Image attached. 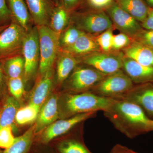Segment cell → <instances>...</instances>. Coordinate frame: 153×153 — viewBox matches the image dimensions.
<instances>
[{
    "label": "cell",
    "mask_w": 153,
    "mask_h": 153,
    "mask_svg": "<svg viewBox=\"0 0 153 153\" xmlns=\"http://www.w3.org/2000/svg\"><path fill=\"white\" fill-rule=\"evenodd\" d=\"M113 99L104 114L117 129L131 139L151 131L152 120L140 107L123 99Z\"/></svg>",
    "instance_id": "6da1fadb"
},
{
    "label": "cell",
    "mask_w": 153,
    "mask_h": 153,
    "mask_svg": "<svg viewBox=\"0 0 153 153\" xmlns=\"http://www.w3.org/2000/svg\"><path fill=\"white\" fill-rule=\"evenodd\" d=\"M113 99L99 96L90 92H66L59 99L60 116L67 118L81 114L106 111Z\"/></svg>",
    "instance_id": "7a4b0ae2"
},
{
    "label": "cell",
    "mask_w": 153,
    "mask_h": 153,
    "mask_svg": "<svg viewBox=\"0 0 153 153\" xmlns=\"http://www.w3.org/2000/svg\"><path fill=\"white\" fill-rule=\"evenodd\" d=\"M39 37L40 60L37 76L42 75L55 66L60 49L59 35L48 26H37Z\"/></svg>",
    "instance_id": "3957f363"
},
{
    "label": "cell",
    "mask_w": 153,
    "mask_h": 153,
    "mask_svg": "<svg viewBox=\"0 0 153 153\" xmlns=\"http://www.w3.org/2000/svg\"><path fill=\"white\" fill-rule=\"evenodd\" d=\"M105 76L93 67L80 63L74 68L63 85L66 92H88Z\"/></svg>",
    "instance_id": "277c9868"
},
{
    "label": "cell",
    "mask_w": 153,
    "mask_h": 153,
    "mask_svg": "<svg viewBox=\"0 0 153 153\" xmlns=\"http://www.w3.org/2000/svg\"><path fill=\"white\" fill-rule=\"evenodd\" d=\"M134 85L131 79L121 70L106 75L88 92L102 97L116 98L127 93Z\"/></svg>",
    "instance_id": "5b68a950"
},
{
    "label": "cell",
    "mask_w": 153,
    "mask_h": 153,
    "mask_svg": "<svg viewBox=\"0 0 153 153\" xmlns=\"http://www.w3.org/2000/svg\"><path fill=\"white\" fill-rule=\"evenodd\" d=\"M22 55L25 60L24 79L26 83L37 77L40 64V48L37 26H33L27 31L23 42Z\"/></svg>",
    "instance_id": "8992f818"
},
{
    "label": "cell",
    "mask_w": 153,
    "mask_h": 153,
    "mask_svg": "<svg viewBox=\"0 0 153 153\" xmlns=\"http://www.w3.org/2000/svg\"><path fill=\"white\" fill-rule=\"evenodd\" d=\"M97 112H91L76 115L71 117L56 120L44 129L38 137L35 143L47 145L57 138L66 134L76 126L88 119L94 117Z\"/></svg>",
    "instance_id": "52a82bcc"
},
{
    "label": "cell",
    "mask_w": 153,
    "mask_h": 153,
    "mask_svg": "<svg viewBox=\"0 0 153 153\" xmlns=\"http://www.w3.org/2000/svg\"><path fill=\"white\" fill-rule=\"evenodd\" d=\"M70 23L82 32L95 36L114 28L110 18L103 11L71 13Z\"/></svg>",
    "instance_id": "ba28073f"
},
{
    "label": "cell",
    "mask_w": 153,
    "mask_h": 153,
    "mask_svg": "<svg viewBox=\"0 0 153 153\" xmlns=\"http://www.w3.org/2000/svg\"><path fill=\"white\" fill-rule=\"evenodd\" d=\"M122 51L93 52L79 58L81 63L93 67L105 75L123 70V58Z\"/></svg>",
    "instance_id": "9c48e42d"
},
{
    "label": "cell",
    "mask_w": 153,
    "mask_h": 153,
    "mask_svg": "<svg viewBox=\"0 0 153 153\" xmlns=\"http://www.w3.org/2000/svg\"><path fill=\"white\" fill-rule=\"evenodd\" d=\"M27 32L21 26L11 23L0 33V61L22 54L23 42Z\"/></svg>",
    "instance_id": "30bf717a"
},
{
    "label": "cell",
    "mask_w": 153,
    "mask_h": 153,
    "mask_svg": "<svg viewBox=\"0 0 153 153\" xmlns=\"http://www.w3.org/2000/svg\"><path fill=\"white\" fill-rule=\"evenodd\" d=\"M114 27L134 39L143 29L138 22L117 3L111 4L107 9Z\"/></svg>",
    "instance_id": "8fae6325"
},
{
    "label": "cell",
    "mask_w": 153,
    "mask_h": 153,
    "mask_svg": "<svg viewBox=\"0 0 153 153\" xmlns=\"http://www.w3.org/2000/svg\"><path fill=\"white\" fill-rule=\"evenodd\" d=\"M117 98L123 99L137 105L148 117L153 120V83L134 85L130 90Z\"/></svg>",
    "instance_id": "7c38bea8"
},
{
    "label": "cell",
    "mask_w": 153,
    "mask_h": 153,
    "mask_svg": "<svg viewBox=\"0 0 153 153\" xmlns=\"http://www.w3.org/2000/svg\"><path fill=\"white\" fill-rule=\"evenodd\" d=\"M55 66L46 73L37 76V80L30 94V102L41 107L51 95L55 79Z\"/></svg>",
    "instance_id": "4fadbf2b"
},
{
    "label": "cell",
    "mask_w": 153,
    "mask_h": 153,
    "mask_svg": "<svg viewBox=\"0 0 153 153\" xmlns=\"http://www.w3.org/2000/svg\"><path fill=\"white\" fill-rule=\"evenodd\" d=\"M60 116L59 98L57 94L50 97L40 108L35 124L36 135L54 123Z\"/></svg>",
    "instance_id": "5bb4252c"
},
{
    "label": "cell",
    "mask_w": 153,
    "mask_h": 153,
    "mask_svg": "<svg viewBox=\"0 0 153 153\" xmlns=\"http://www.w3.org/2000/svg\"><path fill=\"white\" fill-rule=\"evenodd\" d=\"M123 70L137 84L153 83V67L144 66L124 56Z\"/></svg>",
    "instance_id": "9a60e30c"
},
{
    "label": "cell",
    "mask_w": 153,
    "mask_h": 153,
    "mask_svg": "<svg viewBox=\"0 0 153 153\" xmlns=\"http://www.w3.org/2000/svg\"><path fill=\"white\" fill-rule=\"evenodd\" d=\"M35 26H47L55 5L52 0H25Z\"/></svg>",
    "instance_id": "2e32d148"
},
{
    "label": "cell",
    "mask_w": 153,
    "mask_h": 153,
    "mask_svg": "<svg viewBox=\"0 0 153 153\" xmlns=\"http://www.w3.org/2000/svg\"><path fill=\"white\" fill-rule=\"evenodd\" d=\"M80 63L79 58L71 53L60 50L55 64V83L58 85H63L74 68Z\"/></svg>",
    "instance_id": "e0dca14e"
},
{
    "label": "cell",
    "mask_w": 153,
    "mask_h": 153,
    "mask_svg": "<svg viewBox=\"0 0 153 153\" xmlns=\"http://www.w3.org/2000/svg\"><path fill=\"white\" fill-rule=\"evenodd\" d=\"M11 23L21 26L27 31L35 26L25 0H6Z\"/></svg>",
    "instance_id": "ac0fdd59"
},
{
    "label": "cell",
    "mask_w": 153,
    "mask_h": 153,
    "mask_svg": "<svg viewBox=\"0 0 153 153\" xmlns=\"http://www.w3.org/2000/svg\"><path fill=\"white\" fill-rule=\"evenodd\" d=\"M78 58L96 52L101 51L96 41V36L83 33L71 47L63 49Z\"/></svg>",
    "instance_id": "d6986e66"
},
{
    "label": "cell",
    "mask_w": 153,
    "mask_h": 153,
    "mask_svg": "<svg viewBox=\"0 0 153 153\" xmlns=\"http://www.w3.org/2000/svg\"><path fill=\"white\" fill-rule=\"evenodd\" d=\"M121 51L125 57L144 66L153 67V49L150 47L133 40L129 46Z\"/></svg>",
    "instance_id": "ffe728a7"
},
{
    "label": "cell",
    "mask_w": 153,
    "mask_h": 153,
    "mask_svg": "<svg viewBox=\"0 0 153 153\" xmlns=\"http://www.w3.org/2000/svg\"><path fill=\"white\" fill-rule=\"evenodd\" d=\"M35 124L22 135L15 138L13 144L3 153H31L35 143Z\"/></svg>",
    "instance_id": "44dd1931"
},
{
    "label": "cell",
    "mask_w": 153,
    "mask_h": 153,
    "mask_svg": "<svg viewBox=\"0 0 153 153\" xmlns=\"http://www.w3.org/2000/svg\"><path fill=\"white\" fill-rule=\"evenodd\" d=\"M2 101L0 108V129L7 126H13L20 108V102L12 96L8 95Z\"/></svg>",
    "instance_id": "7402d4cb"
},
{
    "label": "cell",
    "mask_w": 153,
    "mask_h": 153,
    "mask_svg": "<svg viewBox=\"0 0 153 153\" xmlns=\"http://www.w3.org/2000/svg\"><path fill=\"white\" fill-rule=\"evenodd\" d=\"M57 153H92L81 138L73 136L58 140L55 145Z\"/></svg>",
    "instance_id": "603a6c76"
},
{
    "label": "cell",
    "mask_w": 153,
    "mask_h": 153,
    "mask_svg": "<svg viewBox=\"0 0 153 153\" xmlns=\"http://www.w3.org/2000/svg\"><path fill=\"white\" fill-rule=\"evenodd\" d=\"M71 14L61 4L55 6L50 17L48 27L60 36L70 24Z\"/></svg>",
    "instance_id": "cb8c5ba5"
},
{
    "label": "cell",
    "mask_w": 153,
    "mask_h": 153,
    "mask_svg": "<svg viewBox=\"0 0 153 153\" xmlns=\"http://www.w3.org/2000/svg\"><path fill=\"white\" fill-rule=\"evenodd\" d=\"M1 62L8 79L19 77L24 78L25 60L22 54L6 58Z\"/></svg>",
    "instance_id": "d4e9b609"
},
{
    "label": "cell",
    "mask_w": 153,
    "mask_h": 153,
    "mask_svg": "<svg viewBox=\"0 0 153 153\" xmlns=\"http://www.w3.org/2000/svg\"><path fill=\"white\" fill-rule=\"evenodd\" d=\"M117 2L122 8L141 23L147 16L149 9L142 0H117Z\"/></svg>",
    "instance_id": "484cf974"
},
{
    "label": "cell",
    "mask_w": 153,
    "mask_h": 153,
    "mask_svg": "<svg viewBox=\"0 0 153 153\" xmlns=\"http://www.w3.org/2000/svg\"><path fill=\"white\" fill-rule=\"evenodd\" d=\"M41 107L29 103L26 106L20 107L16 114L15 123L19 125L28 124L36 121Z\"/></svg>",
    "instance_id": "4316f807"
},
{
    "label": "cell",
    "mask_w": 153,
    "mask_h": 153,
    "mask_svg": "<svg viewBox=\"0 0 153 153\" xmlns=\"http://www.w3.org/2000/svg\"><path fill=\"white\" fill-rule=\"evenodd\" d=\"M83 32L70 23L59 36V42L60 50L71 47L74 44Z\"/></svg>",
    "instance_id": "83f0119b"
},
{
    "label": "cell",
    "mask_w": 153,
    "mask_h": 153,
    "mask_svg": "<svg viewBox=\"0 0 153 153\" xmlns=\"http://www.w3.org/2000/svg\"><path fill=\"white\" fill-rule=\"evenodd\" d=\"M25 82L23 77L7 78L9 93L19 102L22 99L25 92Z\"/></svg>",
    "instance_id": "f1b7e54d"
},
{
    "label": "cell",
    "mask_w": 153,
    "mask_h": 153,
    "mask_svg": "<svg viewBox=\"0 0 153 153\" xmlns=\"http://www.w3.org/2000/svg\"><path fill=\"white\" fill-rule=\"evenodd\" d=\"M113 28L108 29L96 36L97 42L102 52H108L112 51Z\"/></svg>",
    "instance_id": "f546056e"
},
{
    "label": "cell",
    "mask_w": 153,
    "mask_h": 153,
    "mask_svg": "<svg viewBox=\"0 0 153 153\" xmlns=\"http://www.w3.org/2000/svg\"><path fill=\"white\" fill-rule=\"evenodd\" d=\"M13 127L7 126L0 129V149H6L13 144L15 138L13 134Z\"/></svg>",
    "instance_id": "4dcf8cb0"
},
{
    "label": "cell",
    "mask_w": 153,
    "mask_h": 153,
    "mask_svg": "<svg viewBox=\"0 0 153 153\" xmlns=\"http://www.w3.org/2000/svg\"><path fill=\"white\" fill-rule=\"evenodd\" d=\"M133 39L122 33L114 35L112 51H121L129 46Z\"/></svg>",
    "instance_id": "1f68e13d"
},
{
    "label": "cell",
    "mask_w": 153,
    "mask_h": 153,
    "mask_svg": "<svg viewBox=\"0 0 153 153\" xmlns=\"http://www.w3.org/2000/svg\"><path fill=\"white\" fill-rule=\"evenodd\" d=\"M153 49V30H143L133 39Z\"/></svg>",
    "instance_id": "d6a6232c"
},
{
    "label": "cell",
    "mask_w": 153,
    "mask_h": 153,
    "mask_svg": "<svg viewBox=\"0 0 153 153\" xmlns=\"http://www.w3.org/2000/svg\"><path fill=\"white\" fill-rule=\"evenodd\" d=\"M11 23L10 12L6 0H0V26Z\"/></svg>",
    "instance_id": "836d02e7"
},
{
    "label": "cell",
    "mask_w": 153,
    "mask_h": 153,
    "mask_svg": "<svg viewBox=\"0 0 153 153\" xmlns=\"http://www.w3.org/2000/svg\"><path fill=\"white\" fill-rule=\"evenodd\" d=\"M7 88V78L3 70L0 61V100L3 101L8 95Z\"/></svg>",
    "instance_id": "e575fe53"
},
{
    "label": "cell",
    "mask_w": 153,
    "mask_h": 153,
    "mask_svg": "<svg viewBox=\"0 0 153 153\" xmlns=\"http://www.w3.org/2000/svg\"><path fill=\"white\" fill-rule=\"evenodd\" d=\"M113 0H86L88 4L95 9H102L112 4Z\"/></svg>",
    "instance_id": "d590c367"
},
{
    "label": "cell",
    "mask_w": 153,
    "mask_h": 153,
    "mask_svg": "<svg viewBox=\"0 0 153 153\" xmlns=\"http://www.w3.org/2000/svg\"><path fill=\"white\" fill-rule=\"evenodd\" d=\"M80 1V0H60V4L71 13L78 7Z\"/></svg>",
    "instance_id": "8d00e7d4"
},
{
    "label": "cell",
    "mask_w": 153,
    "mask_h": 153,
    "mask_svg": "<svg viewBox=\"0 0 153 153\" xmlns=\"http://www.w3.org/2000/svg\"><path fill=\"white\" fill-rule=\"evenodd\" d=\"M141 25L145 30H153V9H149L147 16Z\"/></svg>",
    "instance_id": "74e56055"
},
{
    "label": "cell",
    "mask_w": 153,
    "mask_h": 153,
    "mask_svg": "<svg viewBox=\"0 0 153 153\" xmlns=\"http://www.w3.org/2000/svg\"><path fill=\"white\" fill-rule=\"evenodd\" d=\"M128 148L120 144L115 146L109 153H128Z\"/></svg>",
    "instance_id": "f35d334b"
},
{
    "label": "cell",
    "mask_w": 153,
    "mask_h": 153,
    "mask_svg": "<svg viewBox=\"0 0 153 153\" xmlns=\"http://www.w3.org/2000/svg\"><path fill=\"white\" fill-rule=\"evenodd\" d=\"M9 25H10V24H9ZM9 25L0 26V33H1L3 30H4V29H5L6 28L9 26Z\"/></svg>",
    "instance_id": "ab89813d"
},
{
    "label": "cell",
    "mask_w": 153,
    "mask_h": 153,
    "mask_svg": "<svg viewBox=\"0 0 153 153\" xmlns=\"http://www.w3.org/2000/svg\"><path fill=\"white\" fill-rule=\"evenodd\" d=\"M53 2L54 3L55 6L58 5L59 4H60V0H52Z\"/></svg>",
    "instance_id": "60d3db41"
},
{
    "label": "cell",
    "mask_w": 153,
    "mask_h": 153,
    "mask_svg": "<svg viewBox=\"0 0 153 153\" xmlns=\"http://www.w3.org/2000/svg\"><path fill=\"white\" fill-rule=\"evenodd\" d=\"M151 131H153V120H152L151 124Z\"/></svg>",
    "instance_id": "b9f144b4"
},
{
    "label": "cell",
    "mask_w": 153,
    "mask_h": 153,
    "mask_svg": "<svg viewBox=\"0 0 153 153\" xmlns=\"http://www.w3.org/2000/svg\"><path fill=\"white\" fill-rule=\"evenodd\" d=\"M128 153H139L137 152H134V151L130 149H128Z\"/></svg>",
    "instance_id": "7bdbcfd3"
},
{
    "label": "cell",
    "mask_w": 153,
    "mask_h": 153,
    "mask_svg": "<svg viewBox=\"0 0 153 153\" xmlns=\"http://www.w3.org/2000/svg\"><path fill=\"white\" fill-rule=\"evenodd\" d=\"M147 1L150 4L153 5V0H147Z\"/></svg>",
    "instance_id": "ee69618b"
},
{
    "label": "cell",
    "mask_w": 153,
    "mask_h": 153,
    "mask_svg": "<svg viewBox=\"0 0 153 153\" xmlns=\"http://www.w3.org/2000/svg\"><path fill=\"white\" fill-rule=\"evenodd\" d=\"M3 151L1 150H0V153H3Z\"/></svg>",
    "instance_id": "f6af8a7d"
},
{
    "label": "cell",
    "mask_w": 153,
    "mask_h": 153,
    "mask_svg": "<svg viewBox=\"0 0 153 153\" xmlns=\"http://www.w3.org/2000/svg\"><path fill=\"white\" fill-rule=\"evenodd\" d=\"M0 108H1V106H0Z\"/></svg>",
    "instance_id": "bcb514c9"
},
{
    "label": "cell",
    "mask_w": 153,
    "mask_h": 153,
    "mask_svg": "<svg viewBox=\"0 0 153 153\" xmlns=\"http://www.w3.org/2000/svg\"><path fill=\"white\" fill-rule=\"evenodd\" d=\"M55 152H56V151H55ZM56 153H57V152H56Z\"/></svg>",
    "instance_id": "7dc6e473"
}]
</instances>
